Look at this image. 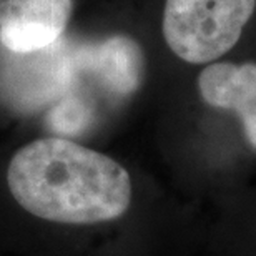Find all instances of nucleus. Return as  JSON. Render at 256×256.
Listing matches in <instances>:
<instances>
[{
    "mask_svg": "<svg viewBox=\"0 0 256 256\" xmlns=\"http://www.w3.org/2000/svg\"><path fill=\"white\" fill-rule=\"evenodd\" d=\"M7 183L20 206L54 223L112 222L132 203V178L118 162L60 136L20 148L8 163Z\"/></svg>",
    "mask_w": 256,
    "mask_h": 256,
    "instance_id": "1",
    "label": "nucleus"
},
{
    "mask_svg": "<svg viewBox=\"0 0 256 256\" xmlns=\"http://www.w3.org/2000/svg\"><path fill=\"white\" fill-rule=\"evenodd\" d=\"M256 0H166L163 35L173 54L206 64L236 44Z\"/></svg>",
    "mask_w": 256,
    "mask_h": 256,
    "instance_id": "2",
    "label": "nucleus"
},
{
    "mask_svg": "<svg viewBox=\"0 0 256 256\" xmlns=\"http://www.w3.org/2000/svg\"><path fill=\"white\" fill-rule=\"evenodd\" d=\"M74 0H0V44L15 54L47 48L65 32Z\"/></svg>",
    "mask_w": 256,
    "mask_h": 256,
    "instance_id": "3",
    "label": "nucleus"
},
{
    "mask_svg": "<svg viewBox=\"0 0 256 256\" xmlns=\"http://www.w3.org/2000/svg\"><path fill=\"white\" fill-rule=\"evenodd\" d=\"M198 88L206 104L236 112L256 148V65H210L200 74Z\"/></svg>",
    "mask_w": 256,
    "mask_h": 256,
    "instance_id": "4",
    "label": "nucleus"
},
{
    "mask_svg": "<svg viewBox=\"0 0 256 256\" xmlns=\"http://www.w3.org/2000/svg\"><path fill=\"white\" fill-rule=\"evenodd\" d=\"M84 66L114 95H130L140 84V50L130 38L114 37L84 55Z\"/></svg>",
    "mask_w": 256,
    "mask_h": 256,
    "instance_id": "5",
    "label": "nucleus"
}]
</instances>
